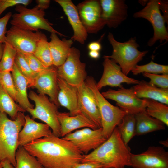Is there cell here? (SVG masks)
Segmentation results:
<instances>
[{
	"mask_svg": "<svg viewBox=\"0 0 168 168\" xmlns=\"http://www.w3.org/2000/svg\"><path fill=\"white\" fill-rule=\"evenodd\" d=\"M23 147L44 168H71L82 162L84 155L70 141L53 134Z\"/></svg>",
	"mask_w": 168,
	"mask_h": 168,
	"instance_id": "6da1fadb",
	"label": "cell"
},
{
	"mask_svg": "<svg viewBox=\"0 0 168 168\" xmlns=\"http://www.w3.org/2000/svg\"><path fill=\"white\" fill-rule=\"evenodd\" d=\"M131 153L116 127L104 143L90 153L84 155L81 163H99L103 168H124L129 166Z\"/></svg>",
	"mask_w": 168,
	"mask_h": 168,
	"instance_id": "7a4b0ae2",
	"label": "cell"
},
{
	"mask_svg": "<svg viewBox=\"0 0 168 168\" xmlns=\"http://www.w3.org/2000/svg\"><path fill=\"white\" fill-rule=\"evenodd\" d=\"M25 117L24 112H19L16 119L12 120L0 111V162L7 159L14 167L18 134L25 123Z\"/></svg>",
	"mask_w": 168,
	"mask_h": 168,
	"instance_id": "3957f363",
	"label": "cell"
},
{
	"mask_svg": "<svg viewBox=\"0 0 168 168\" xmlns=\"http://www.w3.org/2000/svg\"><path fill=\"white\" fill-rule=\"evenodd\" d=\"M108 38L113 48L112 54L103 57L111 59L118 63L122 72L126 76L148 52L147 50L142 51L138 49L139 45L136 42L135 37L121 42L117 41L113 34L109 32Z\"/></svg>",
	"mask_w": 168,
	"mask_h": 168,
	"instance_id": "277c9868",
	"label": "cell"
},
{
	"mask_svg": "<svg viewBox=\"0 0 168 168\" xmlns=\"http://www.w3.org/2000/svg\"><path fill=\"white\" fill-rule=\"evenodd\" d=\"M85 83L94 95L100 115L103 135L107 139L123 118L128 114L106 100L97 88L96 82L93 77H87Z\"/></svg>",
	"mask_w": 168,
	"mask_h": 168,
	"instance_id": "5b68a950",
	"label": "cell"
},
{
	"mask_svg": "<svg viewBox=\"0 0 168 168\" xmlns=\"http://www.w3.org/2000/svg\"><path fill=\"white\" fill-rule=\"evenodd\" d=\"M15 10L18 13L12 15L10 23L12 26L23 29L37 31L39 29L45 30L51 33H55L60 36H65L56 30L52 26L53 24L44 17V11L36 6L29 9L21 5H16Z\"/></svg>",
	"mask_w": 168,
	"mask_h": 168,
	"instance_id": "8992f818",
	"label": "cell"
},
{
	"mask_svg": "<svg viewBox=\"0 0 168 168\" xmlns=\"http://www.w3.org/2000/svg\"><path fill=\"white\" fill-rule=\"evenodd\" d=\"M35 103L34 108L27 109L26 111L32 116V119H39L48 124L53 135L61 137V129L58 118V107L44 94H37L30 91L28 96Z\"/></svg>",
	"mask_w": 168,
	"mask_h": 168,
	"instance_id": "52a82bcc",
	"label": "cell"
},
{
	"mask_svg": "<svg viewBox=\"0 0 168 168\" xmlns=\"http://www.w3.org/2000/svg\"><path fill=\"white\" fill-rule=\"evenodd\" d=\"M80 56L79 50L72 47L66 61L57 67L58 77L77 87L84 83L87 77L86 64L81 61Z\"/></svg>",
	"mask_w": 168,
	"mask_h": 168,
	"instance_id": "ba28073f",
	"label": "cell"
},
{
	"mask_svg": "<svg viewBox=\"0 0 168 168\" xmlns=\"http://www.w3.org/2000/svg\"><path fill=\"white\" fill-rule=\"evenodd\" d=\"M133 17L146 19L152 24L154 34L148 42L149 46H152L158 40L160 42L168 41V33L165 26L167 22L161 13L159 0L149 1L143 9L134 14Z\"/></svg>",
	"mask_w": 168,
	"mask_h": 168,
	"instance_id": "9c48e42d",
	"label": "cell"
},
{
	"mask_svg": "<svg viewBox=\"0 0 168 168\" xmlns=\"http://www.w3.org/2000/svg\"><path fill=\"white\" fill-rule=\"evenodd\" d=\"M101 93L105 98L116 101L117 106L128 114L135 115L146 110L147 99L138 97L132 87L125 88L122 85L117 90L110 89Z\"/></svg>",
	"mask_w": 168,
	"mask_h": 168,
	"instance_id": "30bf717a",
	"label": "cell"
},
{
	"mask_svg": "<svg viewBox=\"0 0 168 168\" xmlns=\"http://www.w3.org/2000/svg\"><path fill=\"white\" fill-rule=\"evenodd\" d=\"M6 36V42L23 54H33L38 42L46 36L39 31L34 32L14 26L7 30Z\"/></svg>",
	"mask_w": 168,
	"mask_h": 168,
	"instance_id": "8fae6325",
	"label": "cell"
},
{
	"mask_svg": "<svg viewBox=\"0 0 168 168\" xmlns=\"http://www.w3.org/2000/svg\"><path fill=\"white\" fill-rule=\"evenodd\" d=\"M77 7L81 21L88 33L96 34L106 25L102 17L100 0H85Z\"/></svg>",
	"mask_w": 168,
	"mask_h": 168,
	"instance_id": "7c38bea8",
	"label": "cell"
},
{
	"mask_svg": "<svg viewBox=\"0 0 168 168\" xmlns=\"http://www.w3.org/2000/svg\"><path fill=\"white\" fill-rule=\"evenodd\" d=\"M62 138L72 142L85 155L96 149L107 139L103 135L101 128L95 129L84 128L70 133Z\"/></svg>",
	"mask_w": 168,
	"mask_h": 168,
	"instance_id": "4fadbf2b",
	"label": "cell"
},
{
	"mask_svg": "<svg viewBox=\"0 0 168 168\" xmlns=\"http://www.w3.org/2000/svg\"><path fill=\"white\" fill-rule=\"evenodd\" d=\"M129 166L133 168H168V152L161 146L149 147L141 153H131Z\"/></svg>",
	"mask_w": 168,
	"mask_h": 168,
	"instance_id": "5bb4252c",
	"label": "cell"
},
{
	"mask_svg": "<svg viewBox=\"0 0 168 168\" xmlns=\"http://www.w3.org/2000/svg\"><path fill=\"white\" fill-rule=\"evenodd\" d=\"M103 58V73L100 80L96 83V87L99 91L107 86L119 87L123 83L136 85L139 82V80L125 75L119 65L113 60L107 58Z\"/></svg>",
	"mask_w": 168,
	"mask_h": 168,
	"instance_id": "9a60e30c",
	"label": "cell"
},
{
	"mask_svg": "<svg viewBox=\"0 0 168 168\" xmlns=\"http://www.w3.org/2000/svg\"><path fill=\"white\" fill-rule=\"evenodd\" d=\"M57 77V67L53 65L39 73L31 87L36 88L39 94L48 95L50 100L58 107Z\"/></svg>",
	"mask_w": 168,
	"mask_h": 168,
	"instance_id": "2e32d148",
	"label": "cell"
},
{
	"mask_svg": "<svg viewBox=\"0 0 168 168\" xmlns=\"http://www.w3.org/2000/svg\"><path fill=\"white\" fill-rule=\"evenodd\" d=\"M102 17L110 28H117L128 16V6L124 0H100Z\"/></svg>",
	"mask_w": 168,
	"mask_h": 168,
	"instance_id": "e0dca14e",
	"label": "cell"
},
{
	"mask_svg": "<svg viewBox=\"0 0 168 168\" xmlns=\"http://www.w3.org/2000/svg\"><path fill=\"white\" fill-rule=\"evenodd\" d=\"M80 110L98 128H101L100 113L95 98L85 82L77 87Z\"/></svg>",
	"mask_w": 168,
	"mask_h": 168,
	"instance_id": "ac0fdd59",
	"label": "cell"
},
{
	"mask_svg": "<svg viewBox=\"0 0 168 168\" xmlns=\"http://www.w3.org/2000/svg\"><path fill=\"white\" fill-rule=\"evenodd\" d=\"M23 127L19 133V146H23L33 140L53 134L49 126L46 124L36 122L28 115L25 116Z\"/></svg>",
	"mask_w": 168,
	"mask_h": 168,
	"instance_id": "d6986e66",
	"label": "cell"
},
{
	"mask_svg": "<svg viewBox=\"0 0 168 168\" xmlns=\"http://www.w3.org/2000/svg\"><path fill=\"white\" fill-rule=\"evenodd\" d=\"M55 1L63 8L73 29V35L71 39L81 44H84L87 39L88 33L81 21L77 6L71 0Z\"/></svg>",
	"mask_w": 168,
	"mask_h": 168,
	"instance_id": "ffe728a7",
	"label": "cell"
},
{
	"mask_svg": "<svg viewBox=\"0 0 168 168\" xmlns=\"http://www.w3.org/2000/svg\"><path fill=\"white\" fill-rule=\"evenodd\" d=\"M57 82L59 88L57 99L59 105L68 110L71 116L82 114L79 108L77 87L69 85L58 77Z\"/></svg>",
	"mask_w": 168,
	"mask_h": 168,
	"instance_id": "44dd1931",
	"label": "cell"
},
{
	"mask_svg": "<svg viewBox=\"0 0 168 168\" xmlns=\"http://www.w3.org/2000/svg\"><path fill=\"white\" fill-rule=\"evenodd\" d=\"M58 118L63 137L74 130L82 128L95 129L98 128L95 124L82 114L71 116L69 113L58 112Z\"/></svg>",
	"mask_w": 168,
	"mask_h": 168,
	"instance_id": "7402d4cb",
	"label": "cell"
},
{
	"mask_svg": "<svg viewBox=\"0 0 168 168\" xmlns=\"http://www.w3.org/2000/svg\"><path fill=\"white\" fill-rule=\"evenodd\" d=\"M57 34L55 33H51L49 46L53 65L58 67L66 61L73 42L71 39H66L64 38L61 40Z\"/></svg>",
	"mask_w": 168,
	"mask_h": 168,
	"instance_id": "603a6c76",
	"label": "cell"
},
{
	"mask_svg": "<svg viewBox=\"0 0 168 168\" xmlns=\"http://www.w3.org/2000/svg\"><path fill=\"white\" fill-rule=\"evenodd\" d=\"M132 88L139 98L152 99L168 105V89L159 88L144 80L139 81Z\"/></svg>",
	"mask_w": 168,
	"mask_h": 168,
	"instance_id": "cb8c5ba5",
	"label": "cell"
},
{
	"mask_svg": "<svg viewBox=\"0 0 168 168\" xmlns=\"http://www.w3.org/2000/svg\"><path fill=\"white\" fill-rule=\"evenodd\" d=\"M16 91V101L26 111L34 108V105L29 101L27 93L28 82L20 72L15 63L11 72Z\"/></svg>",
	"mask_w": 168,
	"mask_h": 168,
	"instance_id": "d4e9b609",
	"label": "cell"
},
{
	"mask_svg": "<svg viewBox=\"0 0 168 168\" xmlns=\"http://www.w3.org/2000/svg\"><path fill=\"white\" fill-rule=\"evenodd\" d=\"M136 119V135L140 136L165 129V124L149 115L146 110L134 115Z\"/></svg>",
	"mask_w": 168,
	"mask_h": 168,
	"instance_id": "484cf974",
	"label": "cell"
},
{
	"mask_svg": "<svg viewBox=\"0 0 168 168\" xmlns=\"http://www.w3.org/2000/svg\"><path fill=\"white\" fill-rule=\"evenodd\" d=\"M15 101L0 83V111L8 114L12 120L16 119L19 112L26 111Z\"/></svg>",
	"mask_w": 168,
	"mask_h": 168,
	"instance_id": "4316f807",
	"label": "cell"
},
{
	"mask_svg": "<svg viewBox=\"0 0 168 168\" xmlns=\"http://www.w3.org/2000/svg\"><path fill=\"white\" fill-rule=\"evenodd\" d=\"M125 144H128L136 135V119L134 115L127 114L122 119L117 127Z\"/></svg>",
	"mask_w": 168,
	"mask_h": 168,
	"instance_id": "83f0119b",
	"label": "cell"
},
{
	"mask_svg": "<svg viewBox=\"0 0 168 168\" xmlns=\"http://www.w3.org/2000/svg\"><path fill=\"white\" fill-rule=\"evenodd\" d=\"M14 168H44L34 156L30 154L23 146H19L15 155Z\"/></svg>",
	"mask_w": 168,
	"mask_h": 168,
	"instance_id": "f1b7e54d",
	"label": "cell"
},
{
	"mask_svg": "<svg viewBox=\"0 0 168 168\" xmlns=\"http://www.w3.org/2000/svg\"><path fill=\"white\" fill-rule=\"evenodd\" d=\"M146 111L152 117L163 122L168 126V106L157 101L146 99Z\"/></svg>",
	"mask_w": 168,
	"mask_h": 168,
	"instance_id": "f546056e",
	"label": "cell"
},
{
	"mask_svg": "<svg viewBox=\"0 0 168 168\" xmlns=\"http://www.w3.org/2000/svg\"><path fill=\"white\" fill-rule=\"evenodd\" d=\"M33 54L46 66L50 67L53 65L49 42L46 36L38 42Z\"/></svg>",
	"mask_w": 168,
	"mask_h": 168,
	"instance_id": "4dcf8cb0",
	"label": "cell"
},
{
	"mask_svg": "<svg viewBox=\"0 0 168 168\" xmlns=\"http://www.w3.org/2000/svg\"><path fill=\"white\" fill-rule=\"evenodd\" d=\"M17 50L6 42L0 62V72H12L15 64Z\"/></svg>",
	"mask_w": 168,
	"mask_h": 168,
	"instance_id": "1f68e13d",
	"label": "cell"
},
{
	"mask_svg": "<svg viewBox=\"0 0 168 168\" xmlns=\"http://www.w3.org/2000/svg\"><path fill=\"white\" fill-rule=\"evenodd\" d=\"M15 63L20 72L27 79L28 83V88L31 87L34 80L39 73L32 70L23 54L19 51H17Z\"/></svg>",
	"mask_w": 168,
	"mask_h": 168,
	"instance_id": "d6a6232c",
	"label": "cell"
},
{
	"mask_svg": "<svg viewBox=\"0 0 168 168\" xmlns=\"http://www.w3.org/2000/svg\"><path fill=\"white\" fill-rule=\"evenodd\" d=\"M131 72L134 75L144 72L153 74H168V66L158 64L151 61L145 65H137Z\"/></svg>",
	"mask_w": 168,
	"mask_h": 168,
	"instance_id": "836d02e7",
	"label": "cell"
},
{
	"mask_svg": "<svg viewBox=\"0 0 168 168\" xmlns=\"http://www.w3.org/2000/svg\"><path fill=\"white\" fill-rule=\"evenodd\" d=\"M0 83L9 95L16 101V91L10 72H0Z\"/></svg>",
	"mask_w": 168,
	"mask_h": 168,
	"instance_id": "e575fe53",
	"label": "cell"
},
{
	"mask_svg": "<svg viewBox=\"0 0 168 168\" xmlns=\"http://www.w3.org/2000/svg\"><path fill=\"white\" fill-rule=\"evenodd\" d=\"M142 74L144 77L150 79V83L159 88L168 89V74L160 75L146 72Z\"/></svg>",
	"mask_w": 168,
	"mask_h": 168,
	"instance_id": "d590c367",
	"label": "cell"
},
{
	"mask_svg": "<svg viewBox=\"0 0 168 168\" xmlns=\"http://www.w3.org/2000/svg\"><path fill=\"white\" fill-rule=\"evenodd\" d=\"M23 55L30 67L35 72H41L49 67L44 65L33 54H25Z\"/></svg>",
	"mask_w": 168,
	"mask_h": 168,
	"instance_id": "8d00e7d4",
	"label": "cell"
},
{
	"mask_svg": "<svg viewBox=\"0 0 168 168\" xmlns=\"http://www.w3.org/2000/svg\"><path fill=\"white\" fill-rule=\"evenodd\" d=\"M30 0H0V16L7 8L18 5L26 7L32 2Z\"/></svg>",
	"mask_w": 168,
	"mask_h": 168,
	"instance_id": "74e56055",
	"label": "cell"
},
{
	"mask_svg": "<svg viewBox=\"0 0 168 168\" xmlns=\"http://www.w3.org/2000/svg\"><path fill=\"white\" fill-rule=\"evenodd\" d=\"M12 15V12H9L0 18V44H5L6 42L7 25Z\"/></svg>",
	"mask_w": 168,
	"mask_h": 168,
	"instance_id": "f35d334b",
	"label": "cell"
},
{
	"mask_svg": "<svg viewBox=\"0 0 168 168\" xmlns=\"http://www.w3.org/2000/svg\"><path fill=\"white\" fill-rule=\"evenodd\" d=\"M103 166L99 163L86 162L80 163L74 165L71 168H103Z\"/></svg>",
	"mask_w": 168,
	"mask_h": 168,
	"instance_id": "ab89813d",
	"label": "cell"
},
{
	"mask_svg": "<svg viewBox=\"0 0 168 168\" xmlns=\"http://www.w3.org/2000/svg\"><path fill=\"white\" fill-rule=\"evenodd\" d=\"M159 7L163 12V16L168 23V2L159 0Z\"/></svg>",
	"mask_w": 168,
	"mask_h": 168,
	"instance_id": "60d3db41",
	"label": "cell"
},
{
	"mask_svg": "<svg viewBox=\"0 0 168 168\" xmlns=\"http://www.w3.org/2000/svg\"><path fill=\"white\" fill-rule=\"evenodd\" d=\"M35 1L37 4L36 6L40 9L44 11L49 7V0H36Z\"/></svg>",
	"mask_w": 168,
	"mask_h": 168,
	"instance_id": "b9f144b4",
	"label": "cell"
},
{
	"mask_svg": "<svg viewBox=\"0 0 168 168\" xmlns=\"http://www.w3.org/2000/svg\"><path fill=\"white\" fill-rule=\"evenodd\" d=\"M88 48L90 50L99 51L102 46L99 41H98L90 43L88 45Z\"/></svg>",
	"mask_w": 168,
	"mask_h": 168,
	"instance_id": "7bdbcfd3",
	"label": "cell"
},
{
	"mask_svg": "<svg viewBox=\"0 0 168 168\" xmlns=\"http://www.w3.org/2000/svg\"><path fill=\"white\" fill-rule=\"evenodd\" d=\"M88 54L91 58L95 59L99 58L100 56L99 52L96 51L90 50Z\"/></svg>",
	"mask_w": 168,
	"mask_h": 168,
	"instance_id": "ee69618b",
	"label": "cell"
},
{
	"mask_svg": "<svg viewBox=\"0 0 168 168\" xmlns=\"http://www.w3.org/2000/svg\"><path fill=\"white\" fill-rule=\"evenodd\" d=\"M1 162L3 168H14V167L7 159H5Z\"/></svg>",
	"mask_w": 168,
	"mask_h": 168,
	"instance_id": "f6af8a7d",
	"label": "cell"
},
{
	"mask_svg": "<svg viewBox=\"0 0 168 168\" xmlns=\"http://www.w3.org/2000/svg\"><path fill=\"white\" fill-rule=\"evenodd\" d=\"M4 44H0V62L2 54Z\"/></svg>",
	"mask_w": 168,
	"mask_h": 168,
	"instance_id": "bcb514c9",
	"label": "cell"
},
{
	"mask_svg": "<svg viewBox=\"0 0 168 168\" xmlns=\"http://www.w3.org/2000/svg\"><path fill=\"white\" fill-rule=\"evenodd\" d=\"M159 142L160 144L162 145L164 147H168V139L166 140L161 141Z\"/></svg>",
	"mask_w": 168,
	"mask_h": 168,
	"instance_id": "7dc6e473",
	"label": "cell"
},
{
	"mask_svg": "<svg viewBox=\"0 0 168 168\" xmlns=\"http://www.w3.org/2000/svg\"><path fill=\"white\" fill-rule=\"evenodd\" d=\"M0 168H3L1 162H0Z\"/></svg>",
	"mask_w": 168,
	"mask_h": 168,
	"instance_id": "c3c4849f",
	"label": "cell"
}]
</instances>
